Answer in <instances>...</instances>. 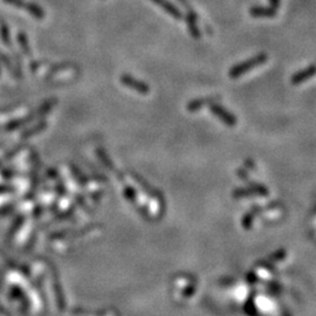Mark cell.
I'll return each mask as SVG.
<instances>
[{
    "mask_svg": "<svg viewBox=\"0 0 316 316\" xmlns=\"http://www.w3.org/2000/svg\"><path fill=\"white\" fill-rule=\"evenodd\" d=\"M267 60L268 55L265 54V53H260V54L253 56L251 59L244 61V62L233 66V67L228 71V75L229 77H232V79H237V77L243 76L244 74L249 72L253 68L258 67V66L264 65Z\"/></svg>",
    "mask_w": 316,
    "mask_h": 316,
    "instance_id": "obj_1",
    "label": "cell"
},
{
    "mask_svg": "<svg viewBox=\"0 0 316 316\" xmlns=\"http://www.w3.org/2000/svg\"><path fill=\"white\" fill-rule=\"evenodd\" d=\"M3 2L8 4V5L12 7L19 8V10H25L31 16L38 20H43L45 19V16H46V12L36 3L27 2V0H3Z\"/></svg>",
    "mask_w": 316,
    "mask_h": 316,
    "instance_id": "obj_2",
    "label": "cell"
},
{
    "mask_svg": "<svg viewBox=\"0 0 316 316\" xmlns=\"http://www.w3.org/2000/svg\"><path fill=\"white\" fill-rule=\"evenodd\" d=\"M120 82L124 87L133 89L135 92L142 94V95H148V94L150 93L149 85L136 79V77L129 75V74H123V75H121Z\"/></svg>",
    "mask_w": 316,
    "mask_h": 316,
    "instance_id": "obj_3",
    "label": "cell"
},
{
    "mask_svg": "<svg viewBox=\"0 0 316 316\" xmlns=\"http://www.w3.org/2000/svg\"><path fill=\"white\" fill-rule=\"evenodd\" d=\"M210 112L216 115L217 117L219 118L220 121H223L225 124L233 127L237 124V117L233 115L231 112H228L227 109H225L223 106L219 104L218 102H216V103H211L210 106Z\"/></svg>",
    "mask_w": 316,
    "mask_h": 316,
    "instance_id": "obj_4",
    "label": "cell"
},
{
    "mask_svg": "<svg viewBox=\"0 0 316 316\" xmlns=\"http://www.w3.org/2000/svg\"><path fill=\"white\" fill-rule=\"evenodd\" d=\"M315 75H316V65H310L308 67L303 68L298 73H295L292 76V79H290V82H292V85L297 86L307 80H309L310 77H313Z\"/></svg>",
    "mask_w": 316,
    "mask_h": 316,
    "instance_id": "obj_5",
    "label": "cell"
},
{
    "mask_svg": "<svg viewBox=\"0 0 316 316\" xmlns=\"http://www.w3.org/2000/svg\"><path fill=\"white\" fill-rule=\"evenodd\" d=\"M220 97L219 96H208V97H203V98H196V100H192L187 103L186 108L190 113L198 112L199 109H202L204 106H210L211 103H216V102H219Z\"/></svg>",
    "mask_w": 316,
    "mask_h": 316,
    "instance_id": "obj_6",
    "label": "cell"
},
{
    "mask_svg": "<svg viewBox=\"0 0 316 316\" xmlns=\"http://www.w3.org/2000/svg\"><path fill=\"white\" fill-rule=\"evenodd\" d=\"M154 4H156L158 7H161L163 11H165L167 14L171 15L174 19L177 20H182L183 19V14L182 12L179 11L178 7H176L174 4L169 0H151Z\"/></svg>",
    "mask_w": 316,
    "mask_h": 316,
    "instance_id": "obj_7",
    "label": "cell"
},
{
    "mask_svg": "<svg viewBox=\"0 0 316 316\" xmlns=\"http://www.w3.org/2000/svg\"><path fill=\"white\" fill-rule=\"evenodd\" d=\"M249 14L253 18H274L277 15V8H274L273 6H252L249 8Z\"/></svg>",
    "mask_w": 316,
    "mask_h": 316,
    "instance_id": "obj_8",
    "label": "cell"
},
{
    "mask_svg": "<svg viewBox=\"0 0 316 316\" xmlns=\"http://www.w3.org/2000/svg\"><path fill=\"white\" fill-rule=\"evenodd\" d=\"M38 116H36L35 112H32L30 114L25 115V116L23 117H19V118H14V120L10 121L6 124V130L11 131V130H14V129H19L22 128L23 125L27 124V123H30L31 121L34 120V118H36Z\"/></svg>",
    "mask_w": 316,
    "mask_h": 316,
    "instance_id": "obj_9",
    "label": "cell"
},
{
    "mask_svg": "<svg viewBox=\"0 0 316 316\" xmlns=\"http://www.w3.org/2000/svg\"><path fill=\"white\" fill-rule=\"evenodd\" d=\"M75 65H73L71 62H62V64H56L54 66H52L51 69H49L48 73L46 74V79H51V77H54L56 75H59L61 73L66 72H71L72 69H75Z\"/></svg>",
    "mask_w": 316,
    "mask_h": 316,
    "instance_id": "obj_10",
    "label": "cell"
},
{
    "mask_svg": "<svg viewBox=\"0 0 316 316\" xmlns=\"http://www.w3.org/2000/svg\"><path fill=\"white\" fill-rule=\"evenodd\" d=\"M16 40H18V45L20 47V51L24 54V56L31 57L32 56V49L30 46V43H28V38L26 35V33L24 31H19L18 34H16Z\"/></svg>",
    "mask_w": 316,
    "mask_h": 316,
    "instance_id": "obj_11",
    "label": "cell"
},
{
    "mask_svg": "<svg viewBox=\"0 0 316 316\" xmlns=\"http://www.w3.org/2000/svg\"><path fill=\"white\" fill-rule=\"evenodd\" d=\"M185 20H186V25H187V30L188 32H190L192 38H195V39L202 38V32H200L198 25H197V20L198 19L195 18V16L191 14H186Z\"/></svg>",
    "mask_w": 316,
    "mask_h": 316,
    "instance_id": "obj_12",
    "label": "cell"
},
{
    "mask_svg": "<svg viewBox=\"0 0 316 316\" xmlns=\"http://www.w3.org/2000/svg\"><path fill=\"white\" fill-rule=\"evenodd\" d=\"M56 103H57V100H56L55 97H52V98H49V100L45 101L43 104L39 106L38 108L34 110L35 114H36V116H38V117H45L49 112H51L53 108H54Z\"/></svg>",
    "mask_w": 316,
    "mask_h": 316,
    "instance_id": "obj_13",
    "label": "cell"
},
{
    "mask_svg": "<svg viewBox=\"0 0 316 316\" xmlns=\"http://www.w3.org/2000/svg\"><path fill=\"white\" fill-rule=\"evenodd\" d=\"M0 39L6 47L12 48V40L10 35V28L4 20H0Z\"/></svg>",
    "mask_w": 316,
    "mask_h": 316,
    "instance_id": "obj_14",
    "label": "cell"
},
{
    "mask_svg": "<svg viewBox=\"0 0 316 316\" xmlns=\"http://www.w3.org/2000/svg\"><path fill=\"white\" fill-rule=\"evenodd\" d=\"M12 64H13V68H14V76L15 79L22 80L23 79V62L22 59H20V55L18 53L13 51V59H12Z\"/></svg>",
    "mask_w": 316,
    "mask_h": 316,
    "instance_id": "obj_15",
    "label": "cell"
},
{
    "mask_svg": "<svg viewBox=\"0 0 316 316\" xmlns=\"http://www.w3.org/2000/svg\"><path fill=\"white\" fill-rule=\"evenodd\" d=\"M47 127V122L46 121H40L36 123L35 125L31 127L30 129L25 130L23 133V137H31L32 135H34L36 133H40V131H43L44 129H46Z\"/></svg>",
    "mask_w": 316,
    "mask_h": 316,
    "instance_id": "obj_16",
    "label": "cell"
},
{
    "mask_svg": "<svg viewBox=\"0 0 316 316\" xmlns=\"http://www.w3.org/2000/svg\"><path fill=\"white\" fill-rule=\"evenodd\" d=\"M0 62L5 66L7 72L10 73L12 76H14V68H13V64H12V59L8 55H6L5 53H3L2 51H0Z\"/></svg>",
    "mask_w": 316,
    "mask_h": 316,
    "instance_id": "obj_17",
    "label": "cell"
},
{
    "mask_svg": "<svg viewBox=\"0 0 316 316\" xmlns=\"http://www.w3.org/2000/svg\"><path fill=\"white\" fill-rule=\"evenodd\" d=\"M178 2L182 4V5L184 6V8H185V10H186V14H191V15H194L195 18L198 19V15H197L196 11L194 10V8H192V6L190 5V4H188L187 0H178Z\"/></svg>",
    "mask_w": 316,
    "mask_h": 316,
    "instance_id": "obj_18",
    "label": "cell"
},
{
    "mask_svg": "<svg viewBox=\"0 0 316 316\" xmlns=\"http://www.w3.org/2000/svg\"><path fill=\"white\" fill-rule=\"evenodd\" d=\"M46 64H47L46 61H43V60L32 61V62L30 64V71H31L32 73H36L41 67H43L44 65H46Z\"/></svg>",
    "mask_w": 316,
    "mask_h": 316,
    "instance_id": "obj_19",
    "label": "cell"
},
{
    "mask_svg": "<svg viewBox=\"0 0 316 316\" xmlns=\"http://www.w3.org/2000/svg\"><path fill=\"white\" fill-rule=\"evenodd\" d=\"M270 5H272L274 8H279V6H280V0H269Z\"/></svg>",
    "mask_w": 316,
    "mask_h": 316,
    "instance_id": "obj_20",
    "label": "cell"
},
{
    "mask_svg": "<svg viewBox=\"0 0 316 316\" xmlns=\"http://www.w3.org/2000/svg\"><path fill=\"white\" fill-rule=\"evenodd\" d=\"M0 73H2V71H0Z\"/></svg>",
    "mask_w": 316,
    "mask_h": 316,
    "instance_id": "obj_21",
    "label": "cell"
}]
</instances>
